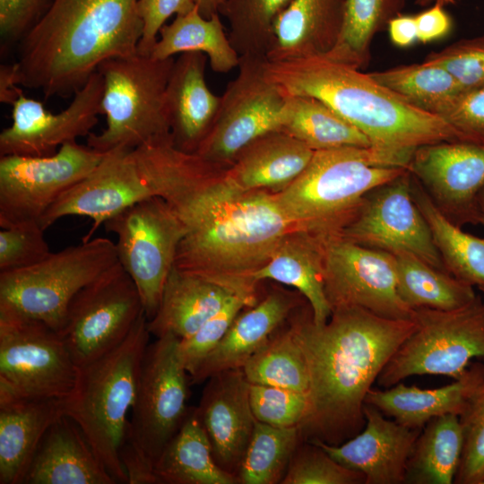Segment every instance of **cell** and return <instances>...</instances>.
I'll return each mask as SVG.
<instances>
[{"mask_svg": "<svg viewBox=\"0 0 484 484\" xmlns=\"http://www.w3.org/2000/svg\"><path fill=\"white\" fill-rule=\"evenodd\" d=\"M291 0H224L220 15L229 24V39L239 56L267 57L274 43L275 23Z\"/></svg>", "mask_w": 484, "mask_h": 484, "instance_id": "obj_42", "label": "cell"}, {"mask_svg": "<svg viewBox=\"0 0 484 484\" xmlns=\"http://www.w3.org/2000/svg\"><path fill=\"white\" fill-rule=\"evenodd\" d=\"M445 6L435 3L414 15L418 41L431 43L445 38L451 32L453 19Z\"/></svg>", "mask_w": 484, "mask_h": 484, "instance_id": "obj_52", "label": "cell"}, {"mask_svg": "<svg viewBox=\"0 0 484 484\" xmlns=\"http://www.w3.org/2000/svg\"><path fill=\"white\" fill-rule=\"evenodd\" d=\"M478 288L482 292V294L484 295V287H478Z\"/></svg>", "mask_w": 484, "mask_h": 484, "instance_id": "obj_58", "label": "cell"}, {"mask_svg": "<svg viewBox=\"0 0 484 484\" xmlns=\"http://www.w3.org/2000/svg\"><path fill=\"white\" fill-rule=\"evenodd\" d=\"M195 6L194 0H138V12L143 24L138 53L150 55L167 21L173 15L186 13Z\"/></svg>", "mask_w": 484, "mask_h": 484, "instance_id": "obj_50", "label": "cell"}, {"mask_svg": "<svg viewBox=\"0 0 484 484\" xmlns=\"http://www.w3.org/2000/svg\"><path fill=\"white\" fill-rule=\"evenodd\" d=\"M411 183L412 175L407 169L372 190L337 232L357 244L393 255L407 253L445 271L429 227L414 201Z\"/></svg>", "mask_w": 484, "mask_h": 484, "instance_id": "obj_17", "label": "cell"}, {"mask_svg": "<svg viewBox=\"0 0 484 484\" xmlns=\"http://www.w3.org/2000/svg\"><path fill=\"white\" fill-rule=\"evenodd\" d=\"M404 5L405 0H345L339 38L324 56L359 70L366 67L375 36L386 30Z\"/></svg>", "mask_w": 484, "mask_h": 484, "instance_id": "obj_39", "label": "cell"}, {"mask_svg": "<svg viewBox=\"0 0 484 484\" xmlns=\"http://www.w3.org/2000/svg\"><path fill=\"white\" fill-rule=\"evenodd\" d=\"M105 154L73 141L48 156H1V229L39 221L64 193L100 163Z\"/></svg>", "mask_w": 484, "mask_h": 484, "instance_id": "obj_16", "label": "cell"}, {"mask_svg": "<svg viewBox=\"0 0 484 484\" xmlns=\"http://www.w3.org/2000/svg\"><path fill=\"white\" fill-rule=\"evenodd\" d=\"M264 280L296 289L307 301L315 324L323 325L331 317L318 234L296 229L286 235L268 262L251 274L249 283L255 290L256 284Z\"/></svg>", "mask_w": 484, "mask_h": 484, "instance_id": "obj_27", "label": "cell"}, {"mask_svg": "<svg viewBox=\"0 0 484 484\" xmlns=\"http://www.w3.org/2000/svg\"><path fill=\"white\" fill-rule=\"evenodd\" d=\"M300 441L298 427L276 428L256 420L237 474L238 483H281Z\"/></svg>", "mask_w": 484, "mask_h": 484, "instance_id": "obj_41", "label": "cell"}, {"mask_svg": "<svg viewBox=\"0 0 484 484\" xmlns=\"http://www.w3.org/2000/svg\"><path fill=\"white\" fill-rule=\"evenodd\" d=\"M413 152L375 146L315 151L303 172L274 194L298 229L338 231L372 190L408 169Z\"/></svg>", "mask_w": 484, "mask_h": 484, "instance_id": "obj_5", "label": "cell"}, {"mask_svg": "<svg viewBox=\"0 0 484 484\" xmlns=\"http://www.w3.org/2000/svg\"><path fill=\"white\" fill-rule=\"evenodd\" d=\"M391 42L398 48H409L418 41L415 16L399 13L392 18L386 28Z\"/></svg>", "mask_w": 484, "mask_h": 484, "instance_id": "obj_53", "label": "cell"}, {"mask_svg": "<svg viewBox=\"0 0 484 484\" xmlns=\"http://www.w3.org/2000/svg\"><path fill=\"white\" fill-rule=\"evenodd\" d=\"M238 293L203 276L173 267L165 283L157 313L148 320L157 338L172 333L184 339L197 331Z\"/></svg>", "mask_w": 484, "mask_h": 484, "instance_id": "obj_29", "label": "cell"}, {"mask_svg": "<svg viewBox=\"0 0 484 484\" xmlns=\"http://www.w3.org/2000/svg\"><path fill=\"white\" fill-rule=\"evenodd\" d=\"M156 188L186 229L175 267L255 296L253 272L298 229L274 193L235 185L226 169L177 151L160 168Z\"/></svg>", "mask_w": 484, "mask_h": 484, "instance_id": "obj_1", "label": "cell"}, {"mask_svg": "<svg viewBox=\"0 0 484 484\" xmlns=\"http://www.w3.org/2000/svg\"><path fill=\"white\" fill-rule=\"evenodd\" d=\"M483 370L484 364L473 363L453 383L433 389H421L402 382L385 389L371 388L365 404L376 408L403 426L422 429L436 417L449 413L460 415Z\"/></svg>", "mask_w": 484, "mask_h": 484, "instance_id": "obj_31", "label": "cell"}, {"mask_svg": "<svg viewBox=\"0 0 484 484\" xmlns=\"http://www.w3.org/2000/svg\"><path fill=\"white\" fill-rule=\"evenodd\" d=\"M117 262L115 243L99 237L51 253L30 267L0 272V309L58 332L73 297Z\"/></svg>", "mask_w": 484, "mask_h": 484, "instance_id": "obj_8", "label": "cell"}, {"mask_svg": "<svg viewBox=\"0 0 484 484\" xmlns=\"http://www.w3.org/2000/svg\"><path fill=\"white\" fill-rule=\"evenodd\" d=\"M298 305L297 295L276 289L242 310L216 348L191 376V382L199 384L219 372L242 368Z\"/></svg>", "mask_w": 484, "mask_h": 484, "instance_id": "obj_24", "label": "cell"}, {"mask_svg": "<svg viewBox=\"0 0 484 484\" xmlns=\"http://www.w3.org/2000/svg\"><path fill=\"white\" fill-rule=\"evenodd\" d=\"M194 2L199 12L209 18L220 13L224 0H194Z\"/></svg>", "mask_w": 484, "mask_h": 484, "instance_id": "obj_55", "label": "cell"}, {"mask_svg": "<svg viewBox=\"0 0 484 484\" xmlns=\"http://www.w3.org/2000/svg\"><path fill=\"white\" fill-rule=\"evenodd\" d=\"M368 74L411 106L438 117L463 91L446 69L426 61Z\"/></svg>", "mask_w": 484, "mask_h": 484, "instance_id": "obj_38", "label": "cell"}, {"mask_svg": "<svg viewBox=\"0 0 484 484\" xmlns=\"http://www.w3.org/2000/svg\"><path fill=\"white\" fill-rule=\"evenodd\" d=\"M463 447L459 415L430 419L420 431L407 462L405 483L452 484Z\"/></svg>", "mask_w": 484, "mask_h": 484, "instance_id": "obj_35", "label": "cell"}, {"mask_svg": "<svg viewBox=\"0 0 484 484\" xmlns=\"http://www.w3.org/2000/svg\"><path fill=\"white\" fill-rule=\"evenodd\" d=\"M145 314L127 337L99 359L78 367L76 382L64 400V412L81 428L117 483L128 484L120 459L151 335Z\"/></svg>", "mask_w": 484, "mask_h": 484, "instance_id": "obj_6", "label": "cell"}, {"mask_svg": "<svg viewBox=\"0 0 484 484\" xmlns=\"http://www.w3.org/2000/svg\"><path fill=\"white\" fill-rule=\"evenodd\" d=\"M138 0H52L19 41V84L46 99L73 95L105 61L138 53Z\"/></svg>", "mask_w": 484, "mask_h": 484, "instance_id": "obj_3", "label": "cell"}, {"mask_svg": "<svg viewBox=\"0 0 484 484\" xmlns=\"http://www.w3.org/2000/svg\"><path fill=\"white\" fill-rule=\"evenodd\" d=\"M207 380L196 411L215 462L237 476L256 421L250 404V384L242 368L224 370Z\"/></svg>", "mask_w": 484, "mask_h": 484, "instance_id": "obj_21", "label": "cell"}, {"mask_svg": "<svg viewBox=\"0 0 484 484\" xmlns=\"http://www.w3.org/2000/svg\"><path fill=\"white\" fill-rule=\"evenodd\" d=\"M143 314L138 290L117 261L73 297L58 333L79 367L119 345Z\"/></svg>", "mask_w": 484, "mask_h": 484, "instance_id": "obj_14", "label": "cell"}, {"mask_svg": "<svg viewBox=\"0 0 484 484\" xmlns=\"http://www.w3.org/2000/svg\"><path fill=\"white\" fill-rule=\"evenodd\" d=\"M104 226L117 236V261L134 282L145 316L151 320L159 308L186 229L160 196L137 202Z\"/></svg>", "mask_w": 484, "mask_h": 484, "instance_id": "obj_12", "label": "cell"}, {"mask_svg": "<svg viewBox=\"0 0 484 484\" xmlns=\"http://www.w3.org/2000/svg\"><path fill=\"white\" fill-rule=\"evenodd\" d=\"M281 130L314 151L373 146L357 127L311 96L287 95Z\"/></svg>", "mask_w": 484, "mask_h": 484, "instance_id": "obj_36", "label": "cell"}, {"mask_svg": "<svg viewBox=\"0 0 484 484\" xmlns=\"http://www.w3.org/2000/svg\"><path fill=\"white\" fill-rule=\"evenodd\" d=\"M179 340L167 333L148 345L124 440L153 466L189 410V374L179 357Z\"/></svg>", "mask_w": 484, "mask_h": 484, "instance_id": "obj_13", "label": "cell"}, {"mask_svg": "<svg viewBox=\"0 0 484 484\" xmlns=\"http://www.w3.org/2000/svg\"><path fill=\"white\" fill-rule=\"evenodd\" d=\"M133 150L106 152L100 163L83 179L64 193L39 220L44 230L66 216H84L92 226L82 239L125 208L154 195L142 176Z\"/></svg>", "mask_w": 484, "mask_h": 484, "instance_id": "obj_19", "label": "cell"}, {"mask_svg": "<svg viewBox=\"0 0 484 484\" xmlns=\"http://www.w3.org/2000/svg\"><path fill=\"white\" fill-rule=\"evenodd\" d=\"M415 331L386 363L376 382L391 387L411 376L459 378L472 359L484 358V301L454 310L414 309Z\"/></svg>", "mask_w": 484, "mask_h": 484, "instance_id": "obj_9", "label": "cell"}, {"mask_svg": "<svg viewBox=\"0 0 484 484\" xmlns=\"http://www.w3.org/2000/svg\"><path fill=\"white\" fill-rule=\"evenodd\" d=\"M221 16L204 17L195 6L190 12L177 15L160 30L151 56L168 59L186 52L207 56L212 71L226 73L238 68L240 56L225 32Z\"/></svg>", "mask_w": 484, "mask_h": 484, "instance_id": "obj_33", "label": "cell"}, {"mask_svg": "<svg viewBox=\"0 0 484 484\" xmlns=\"http://www.w3.org/2000/svg\"><path fill=\"white\" fill-rule=\"evenodd\" d=\"M19 73L15 62L0 66V101L12 105L22 91L19 87Z\"/></svg>", "mask_w": 484, "mask_h": 484, "instance_id": "obj_54", "label": "cell"}, {"mask_svg": "<svg viewBox=\"0 0 484 484\" xmlns=\"http://www.w3.org/2000/svg\"><path fill=\"white\" fill-rule=\"evenodd\" d=\"M249 398L255 419L276 428H299L308 412L307 395L290 389L250 384Z\"/></svg>", "mask_w": 484, "mask_h": 484, "instance_id": "obj_46", "label": "cell"}, {"mask_svg": "<svg viewBox=\"0 0 484 484\" xmlns=\"http://www.w3.org/2000/svg\"><path fill=\"white\" fill-rule=\"evenodd\" d=\"M257 302L255 296L236 294L221 309L209 318L190 336L179 340L181 362L192 376L202 361L213 350L226 334L237 315L246 307Z\"/></svg>", "mask_w": 484, "mask_h": 484, "instance_id": "obj_45", "label": "cell"}, {"mask_svg": "<svg viewBox=\"0 0 484 484\" xmlns=\"http://www.w3.org/2000/svg\"><path fill=\"white\" fill-rule=\"evenodd\" d=\"M411 191L445 271L472 286L484 287V238L462 231L435 203L413 175Z\"/></svg>", "mask_w": 484, "mask_h": 484, "instance_id": "obj_34", "label": "cell"}, {"mask_svg": "<svg viewBox=\"0 0 484 484\" xmlns=\"http://www.w3.org/2000/svg\"><path fill=\"white\" fill-rule=\"evenodd\" d=\"M345 0H291L279 16L268 61L322 56L334 47Z\"/></svg>", "mask_w": 484, "mask_h": 484, "instance_id": "obj_30", "label": "cell"}, {"mask_svg": "<svg viewBox=\"0 0 484 484\" xmlns=\"http://www.w3.org/2000/svg\"><path fill=\"white\" fill-rule=\"evenodd\" d=\"M461 142L484 144V86L462 91L440 116Z\"/></svg>", "mask_w": 484, "mask_h": 484, "instance_id": "obj_49", "label": "cell"}, {"mask_svg": "<svg viewBox=\"0 0 484 484\" xmlns=\"http://www.w3.org/2000/svg\"><path fill=\"white\" fill-rule=\"evenodd\" d=\"M393 255L396 259L398 293L411 309L454 310L471 304L478 297L472 285L445 271L407 253Z\"/></svg>", "mask_w": 484, "mask_h": 484, "instance_id": "obj_37", "label": "cell"}, {"mask_svg": "<svg viewBox=\"0 0 484 484\" xmlns=\"http://www.w3.org/2000/svg\"><path fill=\"white\" fill-rule=\"evenodd\" d=\"M242 369L249 384L277 386L307 395V361L290 324L274 333Z\"/></svg>", "mask_w": 484, "mask_h": 484, "instance_id": "obj_40", "label": "cell"}, {"mask_svg": "<svg viewBox=\"0 0 484 484\" xmlns=\"http://www.w3.org/2000/svg\"><path fill=\"white\" fill-rule=\"evenodd\" d=\"M314 152L282 130L270 131L246 145L226 174L243 190L278 193L303 172Z\"/></svg>", "mask_w": 484, "mask_h": 484, "instance_id": "obj_28", "label": "cell"}, {"mask_svg": "<svg viewBox=\"0 0 484 484\" xmlns=\"http://www.w3.org/2000/svg\"><path fill=\"white\" fill-rule=\"evenodd\" d=\"M103 79L95 72L73 94L69 106L54 114L21 91L12 106V124L0 134V157L48 156L65 143L89 135L102 115Z\"/></svg>", "mask_w": 484, "mask_h": 484, "instance_id": "obj_18", "label": "cell"}, {"mask_svg": "<svg viewBox=\"0 0 484 484\" xmlns=\"http://www.w3.org/2000/svg\"><path fill=\"white\" fill-rule=\"evenodd\" d=\"M457 0H416L415 1V4L417 5H419V6H429L435 3H440L444 5H446V4H454L455 3Z\"/></svg>", "mask_w": 484, "mask_h": 484, "instance_id": "obj_57", "label": "cell"}, {"mask_svg": "<svg viewBox=\"0 0 484 484\" xmlns=\"http://www.w3.org/2000/svg\"><path fill=\"white\" fill-rule=\"evenodd\" d=\"M266 60L240 56L238 74L220 96L212 125L195 154L228 169L249 143L281 130L287 95L266 75Z\"/></svg>", "mask_w": 484, "mask_h": 484, "instance_id": "obj_11", "label": "cell"}, {"mask_svg": "<svg viewBox=\"0 0 484 484\" xmlns=\"http://www.w3.org/2000/svg\"><path fill=\"white\" fill-rule=\"evenodd\" d=\"M360 432L339 445L308 441L323 448L343 466L362 473L365 484L405 483L407 462L421 431L390 420L376 408L365 404Z\"/></svg>", "mask_w": 484, "mask_h": 484, "instance_id": "obj_22", "label": "cell"}, {"mask_svg": "<svg viewBox=\"0 0 484 484\" xmlns=\"http://www.w3.org/2000/svg\"><path fill=\"white\" fill-rule=\"evenodd\" d=\"M327 299L335 309L359 307L390 319H413L397 289L395 256L343 238L339 232L318 234Z\"/></svg>", "mask_w": 484, "mask_h": 484, "instance_id": "obj_15", "label": "cell"}, {"mask_svg": "<svg viewBox=\"0 0 484 484\" xmlns=\"http://www.w3.org/2000/svg\"><path fill=\"white\" fill-rule=\"evenodd\" d=\"M408 169L446 216L476 221L484 189V144L445 141L422 145L414 151Z\"/></svg>", "mask_w": 484, "mask_h": 484, "instance_id": "obj_20", "label": "cell"}, {"mask_svg": "<svg viewBox=\"0 0 484 484\" xmlns=\"http://www.w3.org/2000/svg\"><path fill=\"white\" fill-rule=\"evenodd\" d=\"M39 221H26L0 231V272L25 269L52 252Z\"/></svg>", "mask_w": 484, "mask_h": 484, "instance_id": "obj_47", "label": "cell"}, {"mask_svg": "<svg viewBox=\"0 0 484 484\" xmlns=\"http://www.w3.org/2000/svg\"><path fill=\"white\" fill-rule=\"evenodd\" d=\"M64 400L0 397L1 484L24 483L43 436L65 414Z\"/></svg>", "mask_w": 484, "mask_h": 484, "instance_id": "obj_26", "label": "cell"}, {"mask_svg": "<svg viewBox=\"0 0 484 484\" xmlns=\"http://www.w3.org/2000/svg\"><path fill=\"white\" fill-rule=\"evenodd\" d=\"M476 221L484 225V189L478 197Z\"/></svg>", "mask_w": 484, "mask_h": 484, "instance_id": "obj_56", "label": "cell"}, {"mask_svg": "<svg viewBox=\"0 0 484 484\" xmlns=\"http://www.w3.org/2000/svg\"><path fill=\"white\" fill-rule=\"evenodd\" d=\"M174 61L137 53L103 62L97 71L103 79L101 107L107 127L91 133L87 145L106 153L134 150L169 135L165 96Z\"/></svg>", "mask_w": 484, "mask_h": 484, "instance_id": "obj_7", "label": "cell"}, {"mask_svg": "<svg viewBox=\"0 0 484 484\" xmlns=\"http://www.w3.org/2000/svg\"><path fill=\"white\" fill-rule=\"evenodd\" d=\"M265 73L285 94L311 96L326 104L376 148L414 151L426 144L461 142L440 117L411 106L368 73L326 56L266 60Z\"/></svg>", "mask_w": 484, "mask_h": 484, "instance_id": "obj_4", "label": "cell"}, {"mask_svg": "<svg viewBox=\"0 0 484 484\" xmlns=\"http://www.w3.org/2000/svg\"><path fill=\"white\" fill-rule=\"evenodd\" d=\"M159 484H237V476L215 462L196 408H189L175 436L156 460Z\"/></svg>", "mask_w": 484, "mask_h": 484, "instance_id": "obj_32", "label": "cell"}, {"mask_svg": "<svg viewBox=\"0 0 484 484\" xmlns=\"http://www.w3.org/2000/svg\"><path fill=\"white\" fill-rule=\"evenodd\" d=\"M52 0H0V33L6 43L19 42Z\"/></svg>", "mask_w": 484, "mask_h": 484, "instance_id": "obj_51", "label": "cell"}, {"mask_svg": "<svg viewBox=\"0 0 484 484\" xmlns=\"http://www.w3.org/2000/svg\"><path fill=\"white\" fill-rule=\"evenodd\" d=\"M309 375L308 412L302 441L339 445L365 425L367 392L401 344L415 331L414 319H390L366 309H335L323 325L311 308L290 321Z\"/></svg>", "mask_w": 484, "mask_h": 484, "instance_id": "obj_2", "label": "cell"}, {"mask_svg": "<svg viewBox=\"0 0 484 484\" xmlns=\"http://www.w3.org/2000/svg\"><path fill=\"white\" fill-rule=\"evenodd\" d=\"M26 484H116L79 426L63 414L48 428L33 457Z\"/></svg>", "mask_w": 484, "mask_h": 484, "instance_id": "obj_25", "label": "cell"}, {"mask_svg": "<svg viewBox=\"0 0 484 484\" xmlns=\"http://www.w3.org/2000/svg\"><path fill=\"white\" fill-rule=\"evenodd\" d=\"M78 374L59 333L0 309V397L64 400Z\"/></svg>", "mask_w": 484, "mask_h": 484, "instance_id": "obj_10", "label": "cell"}, {"mask_svg": "<svg viewBox=\"0 0 484 484\" xmlns=\"http://www.w3.org/2000/svg\"><path fill=\"white\" fill-rule=\"evenodd\" d=\"M282 484H360L362 473L336 462L319 445L303 441L297 447Z\"/></svg>", "mask_w": 484, "mask_h": 484, "instance_id": "obj_44", "label": "cell"}, {"mask_svg": "<svg viewBox=\"0 0 484 484\" xmlns=\"http://www.w3.org/2000/svg\"><path fill=\"white\" fill-rule=\"evenodd\" d=\"M424 61L446 69L463 91L484 86V35L458 40Z\"/></svg>", "mask_w": 484, "mask_h": 484, "instance_id": "obj_48", "label": "cell"}, {"mask_svg": "<svg viewBox=\"0 0 484 484\" xmlns=\"http://www.w3.org/2000/svg\"><path fill=\"white\" fill-rule=\"evenodd\" d=\"M208 57L186 52L175 59L165 96L166 112L173 144L195 153L207 134L220 103L206 82Z\"/></svg>", "mask_w": 484, "mask_h": 484, "instance_id": "obj_23", "label": "cell"}, {"mask_svg": "<svg viewBox=\"0 0 484 484\" xmlns=\"http://www.w3.org/2000/svg\"><path fill=\"white\" fill-rule=\"evenodd\" d=\"M459 419L463 447L454 483L484 484V370Z\"/></svg>", "mask_w": 484, "mask_h": 484, "instance_id": "obj_43", "label": "cell"}]
</instances>
